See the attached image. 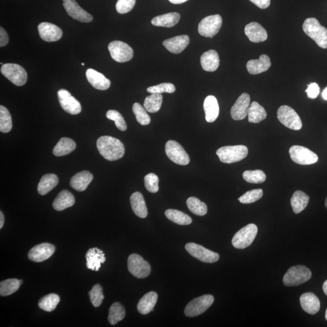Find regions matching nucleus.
Instances as JSON below:
<instances>
[{
  "label": "nucleus",
  "instance_id": "f257e3e1",
  "mask_svg": "<svg viewBox=\"0 0 327 327\" xmlns=\"http://www.w3.org/2000/svg\"><path fill=\"white\" fill-rule=\"evenodd\" d=\"M100 153L108 161H116L123 157L125 147L121 141L110 136H102L96 141Z\"/></svg>",
  "mask_w": 327,
  "mask_h": 327
},
{
  "label": "nucleus",
  "instance_id": "f03ea898",
  "mask_svg": "<svg viewBox=\"0 0 327 327\" xmlns=\"http://www.w3.org/2000/svg\"><path fill=\"white\" fill-rule=\"evenodd\" d=\"M303 30L308 36L316 42L320 48H327V29L322 26L318 20L314 18H309L305 20Z\"/></svg>",
  "mask_w": 327,
  "mask_h": 327
},
{
  "label": "nucleus",
  "instance_id": "7ed1b4c3",
  "mask_svg": "<svg viewBox=\"0 0 327 327\" xmlns=\"http://www.w3.org/2000/svg\"><path fill=\"white\" fill-rule=\"evenodd\" d=\"M216 155L223 163L237 162L246 158L248 148L244 145L222 147L216 151Z\"/></svg>",
  "mask_w": 327,
  "mask_h": 327
},
{
  "label": "nucleus",
  "instance_id": "20e7f679",
  "mask_svg": "<svg viewBox=\"0 0 327 327\" xmlns=\"http://www.w3.org/2000/svg\"><path fill=\"white\" fill-rule=\"evenodd\" d=\"M311 272L309 269L304 266H297L291 267L283 278V282L287 287H295L309 281L311 278Z\"/></svg>",
  "mask_w": 327,
  "mask_h": 327
},
{
  "label": "nucleus",
  "instance_id": "39448f33",
  "mask_svg": "<svg viewBox=\"0 0 327 327\" xmlns=\"http://www.w3.org/2000/svg\"><path fill=\"white\" fill-rule=\"evenodd\" d=\"M257 234V226L254 224H248L235 235L232 239V245L237 249H244L253 243Z\"/></svg>",
  "mask_w": 327,
  "mask_h": 327
},
{
  "label": "nucleus",
  "instance_id": "423d86ee",
  "mask_svg": "<svg viewBox=\"0 0 327 327\" xmlns=\"http://www.w3.org/2000/svg\"><path fill=\"white\" fill-rule=\"evenodd\" d=\"M1 73L17 86H22L26 83L27 74L22 66L13 63L3 64Z\"/></svg>",
  "mask_w": 327,
  "mask_h": 327
},
{
  "label": "nucleus",
  "instance_id": "0eeeda50",
  "mask_svg": "<svg viewBox=\"0 0 327 327\" xmlns=\"http://www.w3.org/2000/svg\"><path fill=\"white\" fill-rule=\"evenodd\" d=\"M277 116L281 123L290 129L300 130L303 127L300 116L290 107L286 105L280 107Z\"/></svg>",
  "mask_w": 327,
  "mask_h": 327
},
{
  "label": "nucleus",
  "instance_id": "6e6552de",
  "mask_svg": "<svg viewBox=\"0 0 327 327\" xmlns=\"http://www.w3.org/2000/svg\"><path fill=\"white\" fill-rule=\"evenodd\" d=\"M214 302L212 295H206L191 301L185 307V315L187 317H195L200 315L211 307Z\"/></svg>",
  "mask_w": 327,
  "mask_h": 327
},
{
  "label": "nucleus",
  "instance_id": "1a4fd4ad",
  "mask_svg": "<svg viewBox=\"0 0 327 327\" xmlns=\"http://www.w3.org/2000/svg\"><path fill=\"white\" fill-rule=\"evenodd\" d=\"M222 24V19L221 15H210L200 21L198 25V32L201 36L212 39L219 32Z\"/></svg>",
  "mask_w": 327,
  "mask_h": 327
},
{
  "label": "nucleus",
  "instance_id": "9d476101",
  "mask_svg": "<svg viewBox=\"0 0 327 327\" xmlns=\"http://www.w3.org/2000/svg\"><path fill=\"white\" fill-rule=\"evenodd\" d=\"M128 271L137 278H146L150 274V264L137 254H132L128 257Z\"/></svg>",
  "mask_w": 327,
  "mask_h": 327
},
{
  "label": "nucleus",
  "instance_id": "9b49d317",
  "mask_svg": "<svg viewBox=\"0 0 327 327\" xmlns=\"http://www.w3.org/2000/svg\"><path fill=\"white\" fill-rule=\"evenodd\" d=\"M167 156L172 161L181 166H186L189 164L190 159L184 148L177 141L170 140L165 146Z\"/></svg>",
  "mask_w": 327,
  "mask_h": 327
},
{
  "label": "nucleus",
  "instance_id": "f8f14e48",
  "mask_svg": "<svg viewBox=\"0 0 327 327\" xmlns=\"http://www.w3.org/2000/svg\"><path fill=\"white\" fill-rule=\"evenodd\" d=\"M292 161L300 165H311L318 161V156L307 148L293 146L289 150Z\"/></svg>",
  "mask_w": 327,
  "mask_h": 327
},
{
  "label": "nucleus",
  "instance_id": "ddd939ff",
  "mask_svg": "<svg viewBox=\"0 0 327 327\" xmlns=\"http://www.w3.org/2000/svg\"><path fill=\"white\" fill-rule=\"evenodd\" d=\"M108 49L113 59L118 62L131 60L134 57V50L127 44L121 41H114L109 44Z\"/></svg>",
  "mask_w": 327,
  "mask_h": 327
},
{
  "label": "nucleus",
  "instance_id": "4468645a",
  "mask_svg": "<svg viewBox=\"0 0 327 327\" xmlns=\"http://www.w3.org/2000/svg\"><path fill=\"white\" fill-rule=\"evenodd\" d=\"M185 250L190 255L201 260V262L215 263L219 259V254L195 243L187 244L185 245Z\"/></svg>",
  "mask_w": 327,
  "mask_h": 327
},
{
  "label": "nucleus",
  "instance_id": "2eb2a0df",
  "mask_svg": "<svg viewBox=\"0 0 327 327\" xmlns=\"http://www.w3.org/2000/svg\"><path fill=\"white\" fill-rule=\"evenodd\" d=\"M59 104L62 109L71 115H78L81 112V104L68 90L60 89L57 92Z\"/></svg>",
  "mask_w": 327,
  "mask_h": 327
},
{
  "label": "nucleus",
  "instance_id": "dca6fc26",
  "mask_svg": "<svg viewBox=\"0 0 327 327\" xmlns=\"http://www.w3.org/2000/svg\"><path fill=\"white\" fill-rule=\"evenodd\" d=\"M66 12L72 18L82 22L90 23L93 21L92 15L82 9L75 0H62Z\"/></svg>",
  "mask_w": 327,
  "mask_h": 327
},
{
  "label": "nucleus",
  "instance_id": "f3484780",
  "mask_svg": "<svg viewBox=\"0 0 327 327\" xmlns=\"http://www.w3.org/2000/svg\"><path fill=\"white\" fill-rule=\"evenodd\" d=\"M55 251L54 245L49 243H42L31 248L28 257L35 263L45 261L51 257Z\"/></svg>",
  "mask_w": 327,
  "mask_h": 327
},
{
  "label": "nucleus",
  "instance_id": "a211bd4d",
  "mask_svg": "<svg viewBox=\"0 0 327 327\" xmlns=\"http://www.w3.org/2000/svg\"><path fill=\"white\" fill-rule=\"evenodd\" d=\"M250 106V95L247 93L241 94L231 109L232 118L234 120H243L248 115Z\"/></svg>",
  "mask_w": 327,
  "mask_h": 327
},
{
  "label": "nucleus",
  "instance_id": "6ab92c4d",
  "mask_svg": "<svg viewBox=\"0 0 327 327\" xmlns=\"http://www.w3.org/2000/svg\"><path fill=\"white\" fill-rule=\"evenodd\" d=\"M41 39L46 42H55L61 39L62 31L56 25L43 22L38 26Z\"/></svg>",
  "mask_w": 327,
  "mask_h": 327
},
{
  "label": "nucleus",
  "instance_id": "aec40b11",
  "mask_svg": "<svg viewBox=\"0 0 327 327\" xmlns=\"http://www.w3.org/2000/svg\"><path fill=\"white\" fill-rule=\"evenodd\" d=\"M244 31L248 39L253 43L264 42L268 38L266 30L256 22H251L246 25Z\"/></svg>",
  "mask_w": 327,
  "mask_h": 327
},
{
  "label": "nucleus",
  "instance_id": "412c9836",
  "mask_svg": "<svg viewBox=\"0 0 327 327\" xmlns=\"http://www.w3.org/2000/svg\"><path fill=\"white\" fill-rule=\"evenodd\" d=\"M87 80L95 89L100 90H106L111 87V81L105 75L94 69H87L86 72Z\"/></svg>",
  "mask_w": 327,
  "mask_h": 327
},
{
  "label": "nucleus",
  "instance_id": "4be33fe9",
  "mask_svg": "<svg viewBox=\"0 0 327 327\" xmlns=\"http://www.w3.org/2000/svg\"><path fill=\"white\" fill-rule=\"evenodd\" d=\"M86 259L87 268L96 272L99 271L101 268V264L106 261L105 254L96 247L90 248L87 251Z\"/></svg>",
  "mask_w": 327,
  "mask_h": 327
},
{
  "label": "nucleus",
  "instance_id": "5701e85b",
  "mask_svg": "<svg viewBox=\"0 0 327 327\" xmlns=\"http://www.w3.org/2000/svg\"><path fill=\"white\" fill-rule=\"evenodd\" d=\"M189 37L185 35L171 38L164 41V46L171 53L178 54L183 51L189 45Z\"/></svg>",
  "mask_w": 327,
  "mask_h": 327
},
{
  "label": "nucleus",
  "instance_id": "b1692460",
  "mask_svg": "<svg viewBox=\"0 0 327 327\" xmlns=\"http://www.w3.org/2000/svg\"><path fill=\"white\" fill-rule=\"evenodd\" d=\"M271 65L269 56L263 54L260 56L258 59H251L248 61L246 67L248 73L257 75L268 71Z\"/></svg>",
  "mask_w": 327,
  "mask_h": 327
},
{
  "label": "nucleus",
  "instance_id": "393cba45",
  "mask_svg": "<svg viewBox=\"0 0 327 327\" xmlns=\"http://www.w3.org/2000/svg\"><path fill=\"white\" fill-rule=\"evenodd\" d=\"M300 303L302 309L310 314H315L320 310V301L315 295L313 293H306L300 297Z\"/></svg>",
  "mask_w": 327,
  "mask_h": 327
},
{
  "label": "nucleus",
  "instance_id": "a878e982",
  "mask_svg": "<svg viewBox=\"0 0 327 327\" xmlns=\"http://www.w3.org/2000/svg\"><path fill=\"white\" fill-rule=\"evenodd\" d=\"M220 64L219 56L215 50H210L201 56V64L204 71L215 72Z\"/></svg>",
  "mask_w": 327,
  "mask_h": 327
},
{
  "label": "nucleus",
  "instance_id": "bb28decb",
  "mask_svg": "<svg viewBox=\"0 0 327 327\" xmlns=\"http://www.w3.org/2000/svg\"><path fill=\"white\" fill-rule=\"evenodd\" d=\"M204 110L206 114V120L212 123L218 118L219 107L215 96L209 95L206 97L204 102Z\"/></svg>",
  "mask_w": 327,
  "mask_h": 327
},
{
  "label": "nucleus",
  "instance_id": "cd10ccee",
  "mask_svg": "<svg viewBox=\"0 0 327 327\" xmlns=\"http://www.w3.org/2000/svg\"><path fill=\"white\" fill-rule=\"evenodd\" d=\"M93 179V176L90 172L82 171L71 178L70 185L75 190L83 191L87 189Z\"/></svg>",
  "mask_w": 327,
  "mask_h": 327
},
{
  "label": "nucleus",
  "instance_id": "c85d7f7f",
  "mask_svg": "<svg viewBox=\"0 0 327 327\" xmlns=\"http://www.w3.org/2000/svg\"><path fill=\"white\" fill-rule=\"evenodd\" d=\"M75 203V198L70 191L62 190L53 201L52 206L56 211H62L73 206Z\"/></svg>",
  "mask_w": 327,
  "mask_h": 327
},
{
  "label": "nucleus",
  "instance_id": "c756f323",
  "mask_svg": "<svg viewBox=\"0 0 327 327\" xmlns=\"http://www.w3.org/2000/svg\"><path fill=\"white\" fill-rule=\"evenodd\" d=\"M130 201L132 210L135 215L141 218H146L148 211L143 194L137 191L132 194Z\"/></svg>",
  "mask_w": 327,
  "mask_h": 327
},
{
  "label": "nucleus",
  "instance_id": "7c9ffc66",
  "mask_svg": "<svg viewBox=\"0 0 327 327\" xmlns=\"http://www.w3.org/2000/svg\"><path fill=\"white\" fill-rule=\"evenodd\" d=\"M158 300V295L155 292L150 291L143 296L138 304L137 309L143 315L149 314L155 307Z\"/></svg>",
  "mask_w": 327,
  "mask_h": 327
},
{
  "label": "nucleus",
  "instance_id": "2f4dec72",
  "mask_svg": "<svg viewBox=\"0 0 327 327\" xmlns=\"http://www.w3.org/2000/svg\"><path fill=\"white\" fill-rule=\"evenodd\" d=\"M180 18V14L177 12H171L153 18L152 24L155 26L172 27L178 23Z\"/></svg>",
  "mask_w": 327,
  "mask_h": 327
},
{
  "label": "nucleus",
  "instance_id": "473e14b6",
  "mask_svg": "<svg viewBox=\"0 0 327 327\" xmlns=\"http://www.w3.org/2000/svg\"><path fill=\"white\" fill-rule=\"evenodd\" d=\"M58 178L55 174H46L41 178L38 185V192L41 195H45L53 189L58 184Z\"/></svg>",
  "mask_w": 327,
  "mask_h": 327
},
{
  "label": "nucleus",
  "instance_id": "72a5a7b5",
  "mask_svg": "<svg viewBox=\"0 0 327 327\" xmlns=\"http://www.w3.org/2000/svg\"><path fill=\"white\" fill-rule=\"evenodd\" d=\"M76 143L68 138H62L53 149V154L56 156L68 155L76 149Z\"/></svg>",
  "mask_w": 327,
  "mask_h": 327
},
{
  "label": "nucleus",
  "instance_id": "f704fd0d",
  "mask_svg": "<svg viewBox=\"0 0 327 327\" xmlns=\"http://www.w3.org/2000/svg\"><path fill=\"white\" fill-rule=\"evenodd\" d=\"M310 197L303 191H296L291 198V206L295 214L300 213L306 208Z\"/></svg>",
  "mask_w": 327,
  "mask_h": 327
},
{
  "label": "nucleus",
  "instance_id": "c9c22d12",
  "mask_svg": "<svg viewBox=\"0 0 327 327\" xmlns=\"http://www.w3.org/2000/svg\"><path fill=\"white\" fill-rule=\"evenodd\" d=\"M248 121L251 123H259L267 118V113L262 106L254 102L248 109Z\"/></svg>",
  "mask_w": 327,
  "mask_h": 327
},
{
  "label": "nucleus",
  "instance_id": "e433bc0d",
  "mask_svg": "<svg viewBox=\"0 0 327 327\" xmlns=\"http://www.w3.org/2000/svg\"><path fill=\"white\" fill-rule=\"evenodd\" d=\"M166 218L170 221L178 225H189L192 222V219L186 214L179 211L178 210L168 209L165 212Z\"/></svg>",
  "mask_w": 327,
  "mask_h": 327
},
{
  "label": "nucleus",
  "instance_id": "4c0bfd02",
  "mask_svg": "<svg viewBox=\"0 0 327 327\" xmlns=\"http://www.w3.org/2000/svg\"><path fill=\"white\" fill-rule=\"evenodd\" d=\"M163 96L160 93H153L146 97L144 102V108L149 113L158 112L161 108Z\"/></svg>",
  "mask_w": 327,
  "mask_h": 327
},
{
  "label": "nucleus",
  "instance_id": "58836bf2",
  "mask_svg": "<svg viewBox=\"0 0 327 327\" xmlns=\"http://www.w3.org/2000/svg\"><path fill=\"white\" fill-rule=\"evenodd\" d=\"M21 280L9 279L0 282V295L6 297L16 292L20 287Z\"/></svg>",
  "mask_w": 327,
  "mask_h": 327
},
{
  "label": "nucleus",
  "instance_id": "ea45409f",
  "mask_svg": "<svg viewBox=\"0 0 327 327\" xmlns=\"http://www.w3.org/2000/svg\"><path fill=\"white\" fill-rule=\"evenodd\" d=\"M59 301H60V298L58 295L49 294L40 299L39 307L44 311L52 312L57 307Z\"/></svg>",
  "mask_w": 327,
  "mask_h": 327
},
{
  "label": "nucleus",
  "instance_id": "a19ab883",
  "mask_svg": "<svg viewBox=\"0 0 327 327\" xmlns=\"http://www.w3.org/2000/svg\"><path fill=\"white\" fill-rule=\"evenodd\" d=\"M125 311L123 306L120 303H115L110 308L108 320L112 325H115L118 322L124 318Z\"/></svg>",
  "mask_w": 327,
  "mask_h": 327
},
{
  "label": "nucleus",
  "instance_id": "79ce46f5",
  "mask_svg": "<svg viewBox=\"0 0 327 327\" xmlns=\"http://www.w3.org/2000/svg\"><path fill=\"white\" fill-rule=\"evenodd\" d=\"M187 206L191 212L198 216H204L207 213L206 204L195 197H190L187 200Z\"/></svg>",
  "mask_w": 327,
  "mask_h": 327
},
{
  "label": "nucleus",
  "instance_id": "37998d69",
  "mask_svg": "<svg viewBox=\"0 0 327 327\" xmlns=\"http://www.w3.org/2000/svg\"><path fill=\"white\" fill-rule=\"evenodd\" d=\"M12 128V117L10 112L5 106H0V131L8 133Z\"/></svg>",
  "mask_w": 327,
  "mask_h": 327
},
{
  "label": "nucleus",
  "instance_id": "c03bdc74",
  "mask_svg": "<svg viewBox=\"0 0 327 327\" xmlns=\"http://www.w3.org/2000/svg\"><path fill=\"white\" fill-rule=\"evenodd\" d=\"M244 180L249 183L260 184L266 180V175L260 170L247 171L243 173Z\"/></svg>",
  "mask_w": 327,
  "mask_h": 327
},
{
  "label": "nucleus",
  "instance_id": "a18cd8bd",
  "mask_svg": "<svg viewBox=\"0 0 327 327\" xmlns=\"http://www.w3.org/2000/svg\"><path fill=\"white\" fill-rule=\"evenodd\" d=\"M134 114L136 117L137 120L141 125H149L151 122V119L147 111L143 106L140 103H135L132 108Z\"/></svg>",
  "mask_w": 327,
  "mask_h": 327
},
{
  "label": "nucleus",
  "instance_id": "49530a36",
  "mask_svg": "<svg viewBox=\"0 0 327 327\" xmlns=\"http://www.w3.org/2000/svg\"><path fill=\"white\" fill-rule=\"evenodd\" d=\"M89 298L91 303L94 307H99L103 303L105 296L103 295V288L100 284L93 286L89 291Z\"/></svg>",
  "mask_w": 327,
  "mask_h": 327
},
{
  "label": "nucleus",
  "instance_id": "de8ad7c7",
  "mask_svg": "<svg viewBox=\"0 0 327 327\" xmlns=\"http://www.w3.org/2000/svg\"><path fill=\"white\" fill-rule=\"evenodd\" d=\"M263 196V190L258 188V189H254L247 191L243 196L239 198V201L242 204H252L256 202Z\"/></svg>",
  "mask_w": 327,
  "mask_h": 327
},
{
  "label": "nucleus",
  "instance_id": "09e8293b",
  "mask_svg": "<svg viewBox=\"0 0 327 327\" xmlns=\"http://www.w3.org/2000/svg\"><path fill=\"white\" fill-rule=\"evenodd\" d=\"M106 117L110 120L114 121L116 127L119 130L121 131L127 130L126 122H125L123 116L119 112L115 111V110H109L106 113Z\"/></svg>",
  "mask_w": 327,
  "mask_h": 327
},
{
  "label": "nucleus",
  "instance_id": "8fccbe9b",
  "mask_svg": "<svg viewBox=\"0 0 327 327\" xmlns=\"http://www.w3.org/2000/svg\"><path fill=\"white\" fill-rule=\"evenodd\" d=\"M144 185L147 191L155 193L159 190V178L158 176L153 173L149 174L144 177Z\"/></svg>",
  "mask_w": 327,
  "mask_h": 327
},
{
  "label": "nucleus",
  "instance_id": "3c124183",
  "mask_svg": "<svg viewBox=\"0 0 327 327\" xmlns=\"http://www.w3.org/2000/svg\"><path fill=\"white\" fill-rule=\"evenodd\" d=\"M176 87L174 84L170 83H162L156 86H154L147 88L148 92L153 93H173L175 92Z\"/></svg>",
  "mask_w": 327,
  "mask_h": 327
},
{
  "label": "nucleus",
  "instance_id": "603ef678",
  "mask_svg": "<svg viewBox=\"0 0 327 327\" xmlns=\"http://www.w3.org/2000/svg\"><path fill=\"white\" fill-rule=\"evenodd\" d=\"M136 0H118L116 9L119 14H124L130 12L134 8Z\"/></svg>",
  "mask_w": 327,
  "mask_h": 327
},
{
  "label": "nucleus",
  "instance_id": "864d4df0",
  "mask_svg": "<svg viewBox=\"0 0 327 327\" xmlns=\"http://www.w3.org/2000/svg\"><path fill=\"white\" fill-rule=\"evenodd\" d=\"M307 93L308 98L310 99H315L320 93V88L316 83H311L308 85V88L306 90Z\"/></svg>",
  "mask_w": 327,
  "mask_h": 327
},
{
  "label": "nucleus",
  "instance_id": "5fc2aeb1",
  "mask_svg": "<svg viewBox=\"0 0 327 327\" xmlns=\"http://www.w3.org/2000/svg\"><path fill=\"white\" fill-rule=\"evenodd\" d=\"M9 43V37L7 32L2 27H0V46L5 47Z\"/></svg>",
  "mask_w": 327,
  "mask_h": 327
},
{
  "label": "nucleus",
  "instance_id": "6e6d98bb",
  "mask_svg": "<svg viewBox=\"0 0 327 327\" xmlns=\"http://www.w3.org/2000/svg\"><path fill=\"white\" fill-rule=\"evenodd\" d=\"M250 1L257 7L263 9L269 8L271 2L270 0H250Z\"/></svg>",
  "mask_w": 327,
  "mask_h": 327
},
{
  "label": "nucleus",
  "instance_id": "4d7b16f0",
  "mask_svg": "<svg viewBox=\"0 0 327 327\" xmlns=\"http://www.w3.org/2000/svg\"><path fill=\"white\" fill-rule=\"evenodd\" d=\"M5 223V216L3 212H0V228H2Z\"/></svg>",
  "mask_w": 327,
  "mask_h": 327
},
{
  "label": "nucleus",
  "instance_id": "13d9d810",
  "mask_svg": "<svg viewBox=\"0 0 327 327\" xmlns=\"http://www.w3.org/2000/svg\"><path fill=\"white\" fill-rule=\"evenodd\" d=\"M170 2L175 5H180L188 1V0H169Z\"/></svg>",
  "mask_w": 327,
  "mask_h": 327
},
{
  "label": "nucleus",
  "instance_id": "bf43d9fd",
  "mask_svg": "<svg viewBox=\"0 0 327 327\" xmlns=\"http://www.w3.org/2000/svg\"><path fill=\"white\" fill-rule=\"evenodd\" d=\"M323 291L324 292V293L327 296V279L323 283Z\"/></svg>",
  "mask_w": 327,
  "mask_h": 327
},
{
  "label": "nucleus",
  "instance_id": "052dcab7",
  "mask_svg": "<svg viewBox=\"0 0 327 327\" xmlns=\"http://www.w3.org/2000/svg\"><path fill=\"white\" fill-rule=\"evenodd\" d=\"M322 95L323 99L327 101V87L323 90Z\"/></svg>",
  "mask_w": 327,
  "mask_h": 327
},
{
  "label": "nucleus",
  "instance_id": "680f3d73",
  "mask_svg": "<svg viewBox=\"0 0 327 327\" xmlns=\"http://www.w3.org/2000/svg\"><path fill=\"white\" fill-rule=\"evenodd\" d=\"M325 207H326V208L327 209V197L326 198V200H325Z\"/></svg>",
  "mask_w": 327,
  "mask_h": 327
},
{
  "label": "nucleus",
  "instance_id": "e2e57ef3",
  "mask_svg": "<svg viewBox=\"0 0 327 327\" xmlns=\"http://www.w3.org/2000/svg\"><path fill=\"white\" fill-rule=\"evenodd\" d=\"M325 319L326 320V321H327V309L326 310V312H325Z\"/></svg>",
  "mask_w": 327,
  "mask_h": 327
},
{
  "label": "nucleus",
  "instance_id": "0e129e2a",
  "mask_svg": "<svg viewBox=\"0 0 327 327\" xmlns=\"http://www.w3.org/2000/svg\"><path fill=\"white\" fill-rule=\"evenodd\" d=\"M84 63H82V66H84Z\"/></svg>",
  "mask_w": 327,
  "mask_h": 327
}]
</instances>
